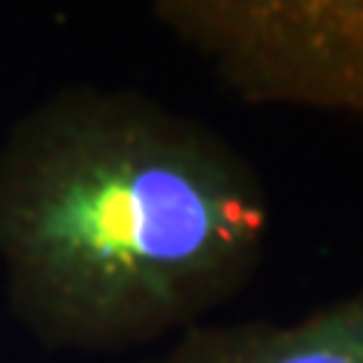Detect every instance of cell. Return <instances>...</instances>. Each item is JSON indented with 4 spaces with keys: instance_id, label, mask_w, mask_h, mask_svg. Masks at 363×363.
<instances>
[{
    "instance_id": "7a4b0ae2",
    "label": "cell",
    "mask_w": 363,
    "mask_h": 363,
    "mask_svg": "<svg viewBox=\"0 0 363 363\" xmlns=\"http://www.w3.org/2000/svg\"><path fill=\"white\" fill-rule=\"evenodd\" d=\"M155 18L245 103L363 121V0H164Z\"/></svg>"
},
{
    "instance_id": "3957f363",
    "label": "cell",
    "mask_w": 363,
    "mask_h": 363,
    "mask_svg": "<svg viewBox=\"0 0 363 363\" xmlns=\"http://www.w3.org/2000/svg\"><path fill=\"white\" fill-rule=\"evenodd\" d=\"M142 363H363V288L291 321H203Z\"/></svg>"
},
{
    "instance_id": "6da1fadb",
    "label": "cell",
    "mask_w": 363,
    "mask_h": 363,
    "mask_svg": "<svg viewBox=\"0 0 363 363\" xmlns=\"http://www.w3.org/2000/svg\"><path fill=\"white\" fill-rule=\"evenodd\" d=\"M273 227L254 160L133 88L70 85L0 149V266L13 318L52 351L179 336L261 273Z\"/></svg>"
}]
</instances>
